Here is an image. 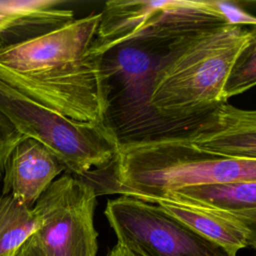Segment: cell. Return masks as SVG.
Returning <instances> with one entry per match:
<instances>
[{"instance_id": "6da1fadb", "label": "cell", "mask_w": 256, "mask_h": 256, "mask_svg": "<svg viewBox=\"0 0 256 256\" xmlns=\"http://www.w3.org/2000/svg\"><path fill=\"white\" fill-rule=\"evenodd\" d=\"M225 24L205 0H171L140 28L101 54L104 123L119 144L172 137L150 107L155 75L186 37Z\"/></svg>"}, {"instance_id": "7a4b0ae2", "label": "cell", "mask_w": 256, "mask_h": 256, "mask_svg": "<svg viewBox=\"0 0 256 256\" xmlns=\"http://www.w3.org/2000/svg\"><path fill=\"white\" fill-rule=\"evenodd\" d=\"M101 14L0 45V81L67 118L102 122L106 99L101 56L92 52Z\"/></svg>"}, {"instance_id": "3957f363", "label": "cell", "mask_w": 256, "mask_h": 256, "mask_svg": "<svg viewBox=\"0 0 256 256\" xmlns=\"http://www.w3.org/2000/svg\"><path fill=\"white\" fill-rule=\"evenodd\" d=\"M97 195L120 194L154 203L181 188L256 181V160L209 152L185 136L119 144L114 160L83 177Z\"/></svg>"}, {"instance_id": "277c9868", "label": "cell", "mask_w": 256, "mask_h": 256, "mask_svg": "<svg viewBox=\"0 0 256 256\" xmlns=\"http://www.w3.org/2000/svg\"><path fill=\"white\" fill-rule=\"evenodd\" d=\"M249 29L220 25L186 37L158 69L150 107L172 137L184 136L224 103L222 92Z\"/></svg>"}, {"instance_id": "5b68a950", "label": "cell", "mask_w": 256, "mask_h": 256, "mask_svg": "<svg viewBox=\"0 0 256 256\" xmlns=\"http://www.w3.org/2000/svg\"><path fill=\"white\" fill-rule=\"evenodd\" d=\"M0 111L24 137L49 149L66 172L83 177L108 166L115 158L119 141L102 122L75 121L53 111L0 81Z\"/></svg>"}, {"instance_id": "8992f818", "label": "cell", "mask_w": 256, "mask_h": 256, "mask_svg": "<svg viewBox=\"0 0 256 256\" xmlns=\"http://www.w3.org/2000/svg\"><path fill=\"white\" fill-rule=\"evenodd\" d=\"M104 213L117 243L139 256H236L154 203L121 195Z\"/></svg>"}, {"instance_id": "52a82bcc", "label": "cell", "mask_w": 256, "mask_h": 256, "mask_svg": "<svg viewBox=\"0 0 256 256\" xmlns=\"http://www.w3.org/2000/svg\"><path fill=\"white\" fill-rule=\"evenodd\" d=\"M95 188L68 173L54 180L33 209L41 225L33 234L45 256H96Z\"/></svg>"}, {"instance_id": "ba28073f", "label": "cell", "mask_w": 256, "mask_h": 256, "mask_svg": "<svg viewBox=\"0 0 256 256\" xmlns=\"http://www.w3.org/2000/svg\"><path fill=\"white\" fill-rule=\"evenodd\" d=\"M184 136L200 149L256 160V109L222 103Z\"/></svg>"}, {"instance_id": "9c48e42d", "label": "cell", "mask_w": 256, "mask_h": 256, "mask_svg": "<svg viewBox=\"0 0 256 256\" xmlns=\"http://www.w3.org/2000/svg\"><path fill=\"white\" fill-rule=\"evenodd\" d=\"M63 163L43 144L25 137L11 152L2 178V194L11 195L29 208L57 177Z\"/></svg>"}, {"instance_id": "30bf717a", "label": "cell", "mask_w": 256, "mask_h": 256, "mask_svg": "<svg viewBox=\"0 0 256 256\" xmlns=\"http://www.w3.org/2000/svg\"><path fill=\"white\" fill-rule=\"evenodd\" d=\"M154 204L197 234L233 254L247 247L245 228L222 211L197 206L172 197L159 198L154 201Z\"/></svg>"}, {"instance_id": "8fae6325", "label": "cell", "mask_w": 256, "mask_h": 256, "mask_svg": "<svg viewBox=\"0 0 256 256\" xmlns=\"http://www.w3.org/2000/svg\"><path fill=\"white\" fill-rule=\"evenodd\" d=\"M164 197H172L197 206L226 212L256 209V181L190 186Z\"/></svg>"}, {"instance_id": "7c38bea8", "label": "cell", "mask_w": 256, "mask_h": 256, "mask_svg": "<svg viewBox=\"0 0 256 256\" xmlns=\"http://www.w3.org/2000/svg\"><path fill=\"white\" fill-rule=\"evenodd\" d=\"M41 219L11 195H0V256L15 255L37 231Z\"/></svg>"}, {"instance_id": "4fadbf2b", "label": "cell", "mask_w": 256, "mask_h": 256, "mask_svg": "<svg viewBox=\"0 0 256 256\" xmlns=\"http://www.w3.org/2000/svg\"><path fill=\"white\" fill-rule=\"evenodd\" d=\"M44 15L43 0H0V45L29 38Z\"/></svg>"}, {"instance_id": "5bb4252c", "label": "cell", "mask_w": 256, "mask_h": 256, "mask_svg": "<svg viewBox=\"0 0 256 256\" xmlns=\"http://www.w3.org/2000/svg\"><path fill=\"white\" fill-rule=\"evenodd\" d=\"M256 86V26L249 29V37L237 54L222 92L225 103Z\"/></svg>"}, {"instance_id": "9a60e30c", "label": "cell", "mask_w": 256, "mask_h": 256, "mask_svg": "<svg viewBox=\"0 0 256 256\" xmlns=\"http://www.w3.org/2000/svg\"><path fill=\"white\" fill-rule=\"evenodd\" d=\"M208 7L220 15L227 25L241 26L250 25L256 26V16L248 13L243 8L236 5V3L220 0H206Z\"/></svg>"}, {"instance_id": "2e32d148", "label": "cell", "mask_w": 256, "mask_h": 256, "mask_svg": "<svg viewBox=\"0 0 256 256\" xmlns=\"http://www.w3.org/2000/svg\"><path fill=\"white\" fill-rule=\"evenodd\" d=\"M25 137L18 132L12 123L0 111V181L3 178L5 165L11 152Z\"/></svg>"}, {"instance_id": "e0dca14e", "label": "cell", "mask_w": 256, "mask_h": 256, "mask_svg": "<svg viewBox=\"0 0 256 256\" xmlns=\"http://www.w3.org/2000/svg\"><path fill=\"white\" fill-rule=\"evenodd\" d=\"M231 218L239 222L247 232V246L256 250V209L238 212H226Z\"/></svg>"}, {"instance_id": "ac0fdd59", "label": "cell", "mask_w": 256, "mask_h": 256, "mask_svg": "<svg viewBox=\"0 0 256 256\" xmlns=\"http://www.w3.org/2000/svg\"><path fill=\"white\" fill-rule=\"evenodd\" d=\"M15 256H45L33 235L23 244Z\"/></svg>"}, {"instance_id": "d6986e66", "label": "cell", "mask_w": 256, "mask_h": 256, "mask_svg": "<svg viewBox=\"0 0 256 256\" xmlns=\"http://www.w3.org/2000/svg\"><path fill=\"white\" fill-rule=\"evenodd\" d=\"M108 256H134V254L125 246L117 243Z\"/></svg>"}, {"instance_id": "ffe728a7", "label": "cell", "mask_w": 256, "mask_h": 256, "mask_svg": "<svg viewBox=\"0 0 256 256\" xmlns=\"http://www.w3.org/2000/svg\"><path fill=\"white\" fill-rule=\"evenodd\" d=\"M248 3H254V4H256V1H253V2H251V1H249Z\"/></svg>"}, {"instance_id": "44dd1931", "label": "cell", "mask_w": 256, "mask_h": 256, "mask_svg": "<svg viewBox=\"0 0 256 256\" xmlns=\"http://www.w3.org/2000/svg\"><path fill=\"white\" fill-rule=\"evenodd\" d=\"M132 253H133V252H132ZM133 254H134V253H133ZM134 256H139V255H136V254H134Z\"/></svg>"}, {"instance_id": "7402d4cb", "label": "cell", "mask_w": 256, "mask_h": 256, "mask_svg": "<svg viewBox=\"0 0 256 256\" xmlns=\"http://www.w3.org/2000/svg\"><path fill=\"white\" fill-rule=\"evenodd\" d=\"M15 255H16V254H15ZM15 255H12V256H15Z\"/></svg>"}]
</instances>
